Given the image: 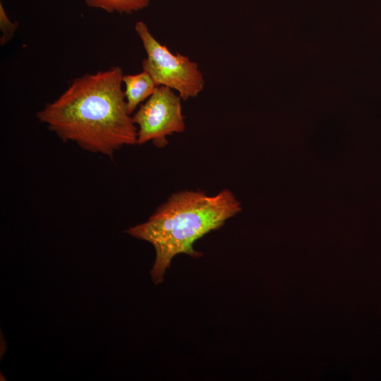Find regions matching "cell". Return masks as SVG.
I'll list each match as a JSON object with an SVG mask.
<instances>
[{
  "instance_id": "5b68a950",
  "label": "cell",
  "mask_w": 381,
  "mask_h": 381,
  "mask_svg": "<svg viewBox=\"0 0 381 381\" xmlns=\"http://www.w3.org/2000/svg\"><path fill=\"white\" fill-rule=\"evenodd\" d=\"M123 84L131 114L152 95L157 87L152 78L144 71L137 74L123 75Z\"/></svg>"
},
{
  "instance_id": "3957f363",
  "label": "cell",
  "mask_w": 381,
  "mask_h": 381,
  "mask_svg": "<svg viewBox=\"0 0 381 381\" xmlns=\"http://www.w3.org/2000/svg\"><path fill=\"white\" fill-rule=\"evenodd\" d=\"M135 30L147 54L142 63L143 71L152 78L157 86L174 90L183 100L202 92L205 79L195 62L180 53L173 54L155 38L145 22L138 21Z\"/></svg>"
},
{
  "instance_id": "277c9868",
  "label": "cell",
  "mask_w": 381,
  "mask_h": 381,
  "mask_svg": "<svg viewBox=\"0 0 381 381\" xmlns=\"http://www.w3.org/2000/svg\"><path fill=\"white\" fill-rule=\"evenodd\" d=\"M181 99L172 89L157 87L132 116L138 130V145L152 141L156 147H163L168 144L167 136L185 131Z\"/></svg>"
},
{
  "instance_id": "52a82bcc",
  "label": "cell",
  "mask_w": 381,
  "mask_h": 381,
  "mask_svg": "<svg viewBox=\"0 0 381 381\" xmlns=\"http://www.w3.org/2000/svg\"><path fill=\"white\" fill-rule=\"evenodd\" d=\"M18 26L17 22L11 20L2 3H0V30L1 32L0 44L1 45L8 42L13 37Z\"/></svg>"
},
{
  "instance_id": "8992f818",
  "label": "cell",
  "mask_w": 381,
  "mask_h": 381,
  "mask_svg": "<svg viewBox=\"0 0 381 381\" xmlns=\"http://www.w3.org/2000/svg\"><path fill=\"white\" fill-rule=\"evenodd\" d=\"M85 4L109 13L131 14L146 8L151 0H83Z\"/></svg>"
},
{
  "instance_id": "6da1fadb",
  "label": "cell",
  "mask_w": 381,
  "mask_h": 381,
  "mask_svg": "<svg viewBox=\"0 0 381 381\" xmlns=\"http://www.w3.org/2000/svg\"><path fill=\"white\" fill-rule=\"evenodd\" d=\"M123 76L122 69L114 66L78 77L36 116L63 141L111 157L123 146L137 144Z\"/></svg>"
},
{
  "instance_id": "7a4b0ae2",
  "label": "cell",
  "mask_w": 381,
  "mask_h": 381,
  "mask_svg": "<svg viewBox=\"0 0 381 381\" xmlns=\"http://www.w3.org/2000/svg\"><path fill=\"white\" fill-rule=\"evenodd\" d=\"M240 210V202L230 190L214 195L182 190L171 195L146 222L130 227L126 233L153 246L155 260L150 274L158 284L176 255L200 257L202 253L193 248V243L222 227Z\"/></svg>"
}]
</instances>
